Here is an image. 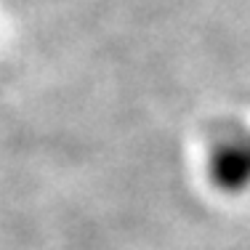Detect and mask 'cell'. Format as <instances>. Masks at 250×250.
Here are the masks:
<instances>
[{"instance_id": "cell-1", "label": "cell", "mask_w": 250, "mask_h": 250, "mask_svg": "<svg viewBox=\"0 0 250 250\" xmlns=\"http://www.w3.org/2000/svg\"><path fill=\"white\" fill-rule=\"evenodd\" d=\"M210 170L218 187L242 189L250 184V130L242 125H226L216 136L210 154Z\"/></svg>"}]
</instances>
